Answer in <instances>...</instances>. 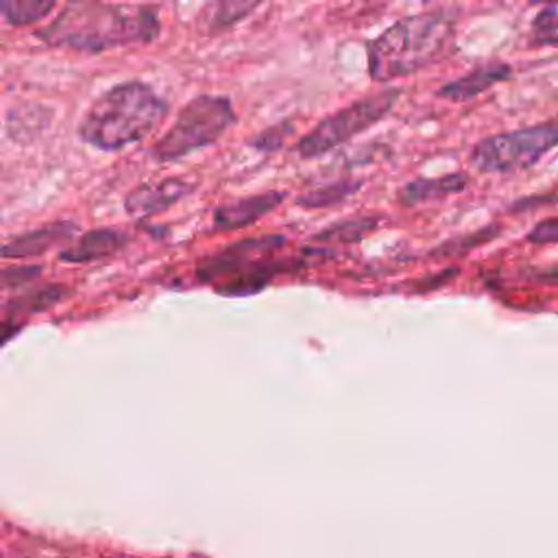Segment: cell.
Wrapping results in <instances>:
<instances>
[{"label": "cell", "mask_w": 558, "mask_h": 558, "mask_svg": "<svg viewBox=\"0 0 558 558\" xmlns=\"http://www.w3.org/2000/svg\"><path fill=\"white\" fill-rule=\"evenodd\" d=\"M159 35V17L153 7L109 4L100 0L70 2L44 31L48 46L83 52H102L126 44H148Z\"/></svg>", "instance_id": "1"}, {"label": "cell", "mask_w": 558, "mask_h": 558, "mask_svg": "<svg viewBox=\"0 0 558 558\" xmlns=\"http://www.w3.org/2000/svg\"><path fill=\"white\" fill-rule=\"evenodd\" d=\"M456 24L458 17L449 9L397 20L368 44L371 76L384 83L434 63L453 39Z\"/></svg>", "instance_id": "2"}, {"label": "cell", "mask_w": 558, "mask_h": 558, "mask_svg": "<svg viewBox=\"0 0 558 558\" xmlns=\"http://www.w3.org/2000/svg\"><path fill=\"white\" fill-rule=\"evenodd\" d=\"M168 105L144 83L126 81L98 96L78 124V137L100 150H120L155 131Z\"/></svg>", "instance_id": "3"}, {"label": "cell", "mask_w": 558, "mask_h": 558, "mask_svg": "<svg viewBox=\"0 0 558 558\" xmlns=\"http://www.w3.org/2000/svg\"><path fill=\"white\" fill-rule=\"evenodd\" d=\"M283 246L286 238L281 233L238 240L201 259L196 275L201 281L214 283L220 294L246 296L259 292L275 275L292 266L277 259Z\"/></svg>", "instance_id": "4"}, {"label": "cell", "mask_w": 558, "mask_h": 558, "mask_svg": "<svg viewBox=\"0 0 558 558\" xmlns=\"http://www.w3.org/2000/svg\"><path fill=\"white\" fill-rule=\"evenodd\" d=\"M235 113L231 100L214 94L194 96L177 116L172 126L155 142L157 161H174L214 144L231 124Z\"/></svg>", "instance_id": "5"}, {"label": "cell", "mask_w": 558, "mask_h": 558, "mask_svg": "<svg viewBox=\"0 0 558 558\" xmlns=\"http://www.w3.org/2000/svg\"><path fill=\"white\" fill-rule=\"evenodd\" d=\"M558 146V120L541 122L527 129L497 133L477 142L469 155L477 172H514L534 166L543 155Z\"/></svg>", "instance_id": "6"}, {"label": "cell", "mask_w": 558, "mask_h": 558, "mask_svg": "<svg viewBox=\"0 0 558 558\" xmlns=\"http://www.w3.org/2000/svg\"><path fill=\"white\" fill-rule=\"evenodd\" d=\"M399 89H384L371 96H364L344 109L336 111L333 116L318 122L296 146L299 155L305 159L320 157L336 146L349 142L357 133L366 131L368 126L377 124L397 102Z\"/></svg>", "instance_id": "7"}, {"label": "cell", "mask_w": 558, "mask_h": 558, "mask_svg": "<svg viewBox=\"0 0 558 558\" xmlns=\"http://www.w3.org/2000/svg\"><path fill=\"white\" fill-rule=\"evenodd\" d=\"M192 190H194V183H190L185 179H179V177L161 179V181H155V183H142L133 192L126 194L124 209L133 218L153 216V214H159L166 207L179 203Z\"/></svg>", "instance_id": "8"}, {"label": "cell", "mask_w": 558, "mask_h": 558, "mask_svg": "<svg viewBox=\"0 0 558 558\" xmlns=\"http://www.w3.org/2000/svg\"><path fill=\"white\" fill-rule=\"evenodd\" d=\"M283 201V192H262L253 196H244L225 205H218L214 209V227L218 231H233L242 229L255 220H259L264 214L279 207Z\"/></svg>", "instance_id": "9"}, {"label": "cell", "mask_w": 558, "mask_h": 558, "mask_svg": "<svg viewBox=\"0 0 558 558\" xmlns=\"http://www.w3.org/2000/svg\"><path fill=\"white\" fill-rule=\"evenodd\" d=\"M76 235L74 222H52L26 233L15 235L13 240L4 242L0 246L2 257H33L41 255L63 242H70Z\"/></svg>", "instance_id": "10"}, {"label": "cell", "mask_w": 558, "mask_h": 558, "mask_svg": "<svg viewBox=\"0 0 558 558\" xmlns=\"http://www.w3.org/2000/svg\"><path fill=\"white\" fill-rule=\"evenodd\" d=\"M126 242H129V238L120 229H109V227L94 229V231L83 233L72 246L63 248L59 253V259L61 262H70V264L94 262V259H100V257L118 253L120 248L126 246Z\"/></svg>", "instance_id": "11"}, {"label": "cell", "mask_w": 558, "mask_h": 558, "mask_svg": "<svg viewBox=\"0 0 558 558\" xmlns=\"http://www.w3.org/2000/svg\"><path fill=\"white\" fill-rule=\"evenodd\" d=\"M510 74H512V70L506 63L480 65L473 72H469V74H464V76L442 85L438 89V96L447 98V100H453V102H462V100L475 98L477 94H482V92L490 89L493 85L506 81Z\"/></svg>", "instance_id": "12"}, {"label": "cell", "mask_w": 558, "mask_h": 558, "mask_svg": "<svg viewBox=\"0 0 558 558\" xmlns=\"http://www.w3.org/2000/svg\"><path fill=\"white\" fill-rule=\"evenodd\" d=\"M469 179L462 172H451L442 177H432V179H414L408 181L399 192L397 198L403 205H418L427 201H440L445 196L458 194L466 187Z\"/></svg>", "instance_id": "13"}, {"label": "cell", "mask_w": 558, "mask_h": 558, "mask_svg": "<svg viewBox=\"0 0 558 558\" xmlns=\"http://www.w3.org/2000/svg\"><path fill=\"white\" fill-rule=\"evenodd\" d=\"M57 0H0V20L13 26L39 22L54 9Z\"/></svg>", "instance_id": "14"}, {"label": "cell", "mask_w": 558, "mask_h": 558, "mask_svg": "<svg viewBox=\"0 0 558 558\" xmlns=\"http://www.w3.org/2000/svg\"><path fill=\"white\" fill-rule=\"evenodd\" d=\"M357 190H360V181H333V183H327V185H320V187H314V190L301 194L296 203L307 209H320V207L342 203Z\"/></svg>", "instance_id": "15"}, {"label": "cell", "mask_w": 558, "mask_h": 558, "mask_svg": "<svg viewBox=\"0 0 558 558\" xmlns=\"http://www.w3.org/2000/svg\"><path fill=\"white\" fill-rule=\"evenodd\" d=\"M377 227H379L377 216L351 218V220L338 222V225L320 231L316 235V240H320V242H355V240H362L364 235H368L371 231H375Z\"/></svg>", "instance_id": "16"}, {"label": "cell", "mask_w": 558, "mask_h": 558, "mask_svg": "<svg viewBox=\"0 0 558 558\" xmlns=\"http://www.w3.org/2000/svg\"><path fill=\"white\" fill-rule=\"evenodd\" d=\"M262 2L264 0H218L209 17L211 31L216 33V31L231 28L233 24L244 20L248 13H253L255 7H259Z\"/></svg>", "instance_id": "17"}, {"label": "cell", "mask_w": 558, "mask_h": 558, "mask_svg": "<svg viewBox=\"0 0 558 558\" xmlns=\"http://www.w3.org/2000/svg\"><path fill=\"white\" fill-rule=\"evenodd\" d=\"M68 294L65 286H46L37 292H26L22 296H17L15 301L9 303V312H37L44 307H50L52 303H57L59 299H63Z\"/></svg>", "instance_id": "18"}, {"label": "cell", "mask_w": 558, "mask_h": 558, "mask_svg": "<svg viewBox=\"0 0 558 558\" xmlns=\"http://www.w3.org/2000/svg\"><path fill=\"white\" fill-rule=\"evenodd\" d=\"M530 37L534 44L558 46V0L536 13V17L532 20Z\"/></svg>", "instance_id": "19"}, {"label": "cell", "mask_w": 558, "mask_h": 558, "mask_svg": "<svg viewBox=\"0 0 558 558\" xmlns=\"http://www.w3.org/2000/svg\"><path fill=\"white\" fill-rule=\"evenodd\" d=\"M499 231L497 225L493 227H484L480 231H473V233H464V235H458V238H451L447 242H442L434 255L436 257H451V255H464L469 248H475V246H482L484 242H488L490 238H495V233Z\"/></svg>", "instance_id": "20"}, {"label": "cell", "mask_w": 558, "mask_h": 558, "mask_svg": "<svg viewBox=\"0 0 558 558\" xmlns=\"http://www.w3.org/2000/svg\"><path fill=\"white\" fill-rule=\"evenodd\" d=\"M39 275L37 266H15V268H0V294L9 288H17L28 283Z\"/></svg>", "instance_id": "21"}, {"label": "cell", "mask_w": 558, "mask_h": 558, "mask_svg": "<svg viewBox=\"0 0 558 558\" xmlns=\"http://www.w3.org/2000/svg\"><path fill=\"white\" fill-rule=\"evenodd\" d=\"M288 133H290V126H286V124L272 126V129H266L264 133H259L251 144L255 148H259V150H275V148H279L283 144Z\"/></svg>", "instance_id": "22"}, {"label": "cell", "mask_w": 558, "mask_h": 558, "mask_svg": "<svg viewBox=\"0 0 558 558\" xmlns=\"http://www.w3.org/2000/svg\"><path fill=\"white\" fill-rule=\"evenodd\" d=\"M527 240L534 244H547V242H556L558 240V218H547L541 220L530 233Z\"/></svg>", "instance_id": "23"}, {"label": "cell", "mask_w": 558, "mask_h": 558, "mask_svg": "<svg viewBox=\"0 0 558 558\" xmlns=\"http://www.w3.org/2000/svg\"><path fill=\"white\" fill-rule=\"evenodd\" d=\"M534 279L541 281V283H558V264L549 266V268H543L538 272H534Z\"/></svg>", "instance_id": "24"}, {"label": "cell", "mask_w": 558, "mask_h": 558, "mask_svg": "<svg viewBox=\"0 0 558 558\" xmlns=\"http://www.w3.org/2000/svg\"><path fill=\"white\" fill-rule=\"evenodd\" d=\"M530 2H543V4H551V2H556V0H530Z\"/></svg>", "instance_id": "25"}]
</instances>
